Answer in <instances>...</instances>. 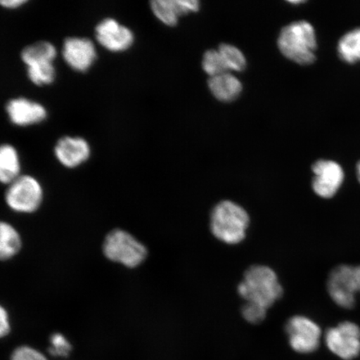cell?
<instances>
[{
    "label": "cell",
    "instance_id": "24",
    "mask_svg": "<svg viewBox=\"0 0 360 360\" xmlns=\"http://www.w3.org/2000/svg\"><path fill=\"white\" fill-rule=\"evenodd\" d=\"M72 346L64 335L60 333H56L51 335V347L49 349V352L53 356L66 357L69 355Z\"/></svg>",
    "mask_w": 360,
    "mask_h": 360
},
{
    "label": "cell",
    "instance_id": "20",
    "mask_svg": "<svg viewBox=\"0 0 360 360\" xmlns=\"http://www.w3.org/2000/svg\"><path fill=\"white\" fill-rule=\"evenodd\" d=\"M151 8L158 19L164 24L169 26L176 25L179 15L174 0H155L151 2Z\"/></svg>",
    "mask_w": 360,
    "mask_h": 360
},
{
    "label": "cell",
    "instance_id": "16",
    "mask_svg": "<svg viewBox=\"0 0 360 360\" xmlns=\"http://www.w3.org/2000/svg\"><path fill=\"white\" fill-rule=\"evenodd\" d=\"M56 56L55 45L46 41L29 45L21 53L22 60L27 67L41 63H53Z\"/></svg>",
    "mask_w": 360,
    "mask_h": 360
},
{
    "label": "cell",
    "instance_id": "22",
    "mask_svg": "<svg viewBox=\"0 0 360 360\" xmlns=\"http://www.w3.org/2000/svg\"><path fill=\"white\" fill-rule=\"evenodd\" d=\"M202 68L211 77L227 73L228 68L219 51H209L202 58Z\"/></svg>",
    "mask_w": 360,
    "mask_h": 360
},
{
    "label": "cell",
    "instance_id": "7",
    "mask_svg": "<svg viewBox=\"0 0 360 360\" xmlns=\"http://www.w3.org/2000/svg\"><path fill=\"white\" fill-rule=\"evenodd\" d=\"M285 328L290 346L295 352L309 354L319 348L322 330L312 319L295 315L288 319Z\"/></svg>",
    "mask_w": 360,
    "mask_h": 360
},
{
    "label": "cell",
    "instance_id": "6",
    "mask_svg": "<svg viewBox=\"0 0 360 360\" xmlns=\"http://www.w3.org/2000/svg\"><path fill=\"white\" fill-rule=\"evenodd\" d=\"M323 340L328 349L338 358L354 360L360 355V327L352 321L328 328Z\"/></svg>",
    "mask_w": 360,
    "mask_h": 360
},
{
    "label": "cell",
    "instance_id": "3",
    "mask_svg": "<svg viewBox=\"0 0 360 360\" xmlns=\"http://www.w3.org/2000/svg\"><path fill=\"white\" fill-rule=\"evenodd\" d=\"M278 45L283 55L296 64L309 65L316 60V34L307 21H296L285 26L281 30Z\"/></svg>",
    "mask_w": 360,
    "mask_h": 360
},
{
    "label": "cell",
    "instance_id": "5",
    "mask_svg": "<svg viewBox=\"0 0 360 360\" xmlns=\"http://www.w3.org/2000/svg\"><path fill=\"white\" fill-rule=\"evenodd\" d=\"M327 290L334 303L345 309L354 308L359 292L355 266L340 264L328 274Z\"/></svg>",
    "mask_w": 360,
    "mask_h": 360
},
{
    "label": "cell",
    "instance_id": "15",
    "mask_svg": "<svg viewBox=\"0 0 360 360\" xmlns=\"http://www.w3.org/2000/svg\"><path fill=\"white\" fill-rule=\"evenodd\" d=\"M20 170L16 148L11 145L0 146V182L11 184L20 176Z\"/></svg>",
    "mask_w": 360,
    "mask_h": 360
},
{
    "label": "cell",
    "instance_id": "25",
    "mask_svg": "<svg viewBox=\"0 0 360 360\" xmlns=\"http://www.w3.org/2000/svg\"><path fill=\"white\" fill-rule=\"evenodd\" d=\"M11 360H48L39 351L30 346H21L13 351Z\"/></svg>",
    "mask_w": 360,
    "mask_h": 360
},
{
    "label": "cell",
    "instance_id": "23",
    "mask_svg": "<svg viewBox=\"0 0 360 360\" xmlns=\"http://www.w3.org/2000/svg\"><path fill=\"white\" fill-rule=\"evenodd\" d=\"M267 310L262 306L246 302L242 306L241 314L247 322L252 323V325H257V323L263 322L266 318Z\"/></svg>",
    "mask_w": 360,
    "mask_h": 360
},
{
    "label": "cell",
    "instance_id": "18",
    "mask_svg": "<svg viewBox=\"0 0 360 360\" xmlns=\"http://www.w3.org/2000/svg\"><path fill=\"white\" fill-rule=\"evenodd\" d=\"M20 249V233L10 224L0 221V260L13 257Z\"/></svg>",
    "mask_w": 360,
    "mask_h": 360
},
{
    "label": "cell",
    "instance_id": "30",
    "mask_svg": "<svg viewBox=\"0 0 360 360\" xmlns=\"http://www.w3.org/2000/svg\"><path fill=\"white\" fill-rule=\"evenodd\" d=\"M292 4H301L302 1H290Z\"/></svg>",
    "mask_w": 360,
    "mask_h": 360
},
{
    "label": "cell",
    "instance_id": "12",
    "mask_svg": "<svg viewBox=\"0 0 360 360\" xmlns=\"http://www.w3.org/2000/svg\"><path fill=\"white\" fill-rule=\"evenodd\" d=\"M6 111L11 122L18 126L39 124L47 117V111L42 105L25 98L8 101Z\"/></svg>",
    "mask_w": 360,
    "mask_h": 360
},
{
    "label": "cell",
    "instance_id": "28",
    "mask_svg": "<svg viewBox=\"0 0 360 360\" xmlns=\"http://www.w3.org/2000/svg\"><path fill=\"white\" fill-rule=\"evenodd\" d=\"M355 271H356L359 292H360V265H358V266H355Z\"/></svg>",
    "mask_w": 360,
    "mask_h": 360
},
{
    "label": "cell",
    "instance_id": "29",
    "mask_svg": "<svg viewBox=\"0 0 360 360\" xmlns=\"http://www.w3.org/2000/svg\"><path fill=\"white\" fill-rule=\"evenodd\" d=\"M356 171H357V177H358L359 181L360 183V161L359 162V164L357 165Z\"/></svg>",
    "mask_w": 360,
    "mask_h": 360
},
{
    "label": "cell",
    "instance_id": "4",
    "mask_svg": "<svg viewBox=\"0 0 360 360\" xmlns=\"http://www.w3.org/2000/svg\"><path fill=\"white\" fill-rule=\"evenodd\" d=\"M103 251L107 259L129 268L139 266L148 255L146 246L122 229H115L106 236Z\"/></svg>",
    "mask_w": 360,
    "mask_h": 360
},
{
    "label": "cell",
    "instance_id": "13",
    "mask_svg": "<svg viewBox=\"0 0 360 360\" xmlns=\"http://www.w3.org/2000/svg\"><path fill=\"white\" fill-rule=\"evenodd\" d=\"M90 146L84 139L80 137H63L55 148L57 160L67 168H76L89 160Z\"/></svg>",
    "mask_w": 360,
    "mask_h": 360
},
{
    "label": "cell",
    "instance_id": "8",
    "mask_svg": "<svg viewBox=\"0 0 360 360\" xmlns=\"http://www.w3.org/2000/svg\"><path fill=\"white\" fill-rule=\"evenodd\" d=\"M6 200L8 207L16 212H34L43 200L42 187L37 179L22 175L10 184Z\"/></svg>",
    "mask_w": 360,
    "mask_h": 360
},
{
    "label": "cell",
    "instance_id": "14",
    "mask_svg": "<svg viewBox=\"0 0 360 360\" xmlns=\"http://www.w3.org/2000/svg\"><path fill=\"white\" fill-rule=\"evenodd\" d=\"M211 92L217 100L224 102L235 101L242 91V84L235 76L225 73L209 80Z\"/></svg>",
    "mask_w": 360,
    "mask_h": 360
},
{
    "label": "cell",
    "instance_id": "19",
    "mask_svg": "<svg viewBox=\"0 0 360 360\" xmlns=\"http://www.w3.org/2000/svg\"><path fill=\"white\" fill-rule=\"evenodd\" d=\"M56 75V68L53 63H41L28 66L29 79L38 86L52 84L55 81Z\"/></svg>",
    "mask_w": 360,
    "mask_h": 360
},
{
    "label": "cell",
    "instance_id": "11",
    "mask_svg": "<svg viewBox=\"0 0 360 360\" xmlns=\"http://www.w3.org/2000/svg\"><path fill=\"white\" fill-rule=\"evenodd\" d=\"M62 53L66 64L78 72L87 71L97 56L96 46L91 40L86 38L66 39Z\"/></svg>",
    "mask_w": 360,
    "mask_h": 360
},
{
    "label": "cell",
    "instance_id": "21",
    "mask_svg": "<svg viewBox=\"0 0 360 360\" xmlns=\"http://www.w3.org/2000/svg\"><path fill=\"white\" fill-rule=\"evenodd\" d=\"M228 70L236 71L244 70L246 68V60L240 49L233 45L223 44L219 49Z\"/></svg>",
    "mask_w": 360,
    "mask_h": 360
},
{
    "label": "cell",
    "instance_id": "17",
    "mask_svg": "<svg viewBox=\"0 0 360 360\" xmlns=\"http://www.w3.org/2000/svg\"><path fill=\"white\" fill-rule=\"evenodd\" d=\"M338 55L342 60L353 65L360 62V28L349 31L338 43Z\"/></svg>",
    "mask_w": 360,
    "mask_h": 360
},
{
    "label": "cell",
    "instance_id": "10",
    "mask_svg": "<svg viewBox=\"0 0 360 360\" xmlns=\"http://www.w3.org/2000/svg\"><path fill=\"white\" fill-rule=\"evenodd\" d=\"M96 35L97 41L111 52L127 51L134 43L132 31L110 18L96 26Z\"/></svg>",
    "mask_w": 360,
    "mask_h": 360
},
{
    "label": "cell",
    "instance_id": "27",
    "mask_svg": "<svg viewBox=\"0 0 360 360\" xmlns=\"http://www.w3.org/2000/svg\"><path fill=\"white\" fill-rule=\"evenodd\" d=\"M26 3V0H2V1H0V6L4 8H11V10H15V8L24 6Z\"/></svg>",
    "mask_w": 360,
    "mask_h": 360
},
{
    "label": "cell",
    "instance_id": "2",
    "mask_svg": "<svg viewBox=\"0 0 360 360\" xmlns=\"http://www.w3.org/2000/svg\"><path fill=\"white\" fill-rule=\"evenodd\" d=\"M250 216L242 206L231 200L219 202L210 214L213 236L228 245H237L245 240Z\"/></svg>",
    "mask_w": 360,
    "mask_h": 360
},
{
    "label": "cell",
    "instance_id": "26",
    "mask_svg": "<svg viewBox=\"0 0 360 360\" xmlns=\"http://www.w3.org/2000/svg\"><path fill=\"white\" fill-rule=\"evenodd\" d=\"M11 331L10 319L8 313L1 305H0V338L8 335Z\"/></svg>",
    "mask_w": 360,
    "mask_h": 360
},
{
    "label": "cell",
    "instance_id": "1",
    "mask_svg": "<svg viewBox=\"0 0 360 360\" xmlns=\"http://www.w3.org/2000/svg\"><path fill=\"white\" fill-rule=\"evenodd\" d=\"M238 294L246 302L269 309L281 299L283 287L276 272L264 265H254L246 270L238 286Z\"/></svg>",
    "mask_w": 360,
    "mask_h": 360
},
{
    "label": "cell",
    "instance_id": "9",
    "mask_svg": "<svg viewBox=\"0 0 360 360\" xmlns=\"http://www.w3.org/2000/svg\"><path fill=\"white\" fill-rule=\"evenodd\" d=\"M314 177L313 191L323 199H331L342 186L345 180V172L337 162L319 160L312 166Z\"/></svg>",
    "mask_w": 360,
    "mask_h": 360
}]
</instances>
